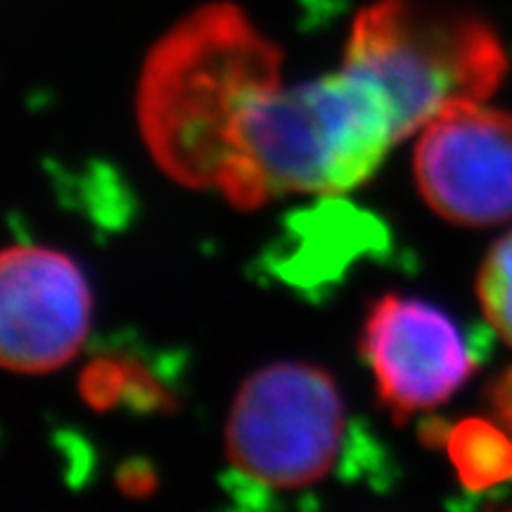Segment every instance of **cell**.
I'll return each mask as SVG.
<instances>
[{"mask_svg":"<svg viewBox=\"0 0 512 512\" xmlns=\"http://www.w3.org/2000/svg\"><path fill=\"white\" fill-rule=\"evenodd\" d=\"M283 53L233 3H207L152 46L136 110L159 169L195 190H219L235 131L256 98L280 86Z\"/></svg>","mask_w":512,"mask_h":512,"instance_id":"1","label":"cell"},{"mask_svg":"<svg viewBox=\"0 0 512 512\" xmlns=\"http://www.w3.org/2000/svg\"><path fill=\"white\" fill-rule=\"evenodd\" d=\"M399 140L387 98L347 69L278 86L242 114L219 192L238 209H259L283 192L339 195L366 183Z\"/></svg>","mask_w":512,"mask_h":512,"instance_id":"2","label":"cell"},{"mask_svg":"<svg viewBox=\"0 0 512 512\" xmlns=\"http://www.w3.org/2000/svg\"><path fill=\"white\" fill-rule=\"evenodd\" d=\"M342 69L387 98L403 140L451 102L489 98L508 74V55L470 12L432 0H377L354 19Z\"/></svg>","mask_w":512,"mask_h":512,"instance_id":"3","label":"cell"},{"mask_svg":"<svg viewBox=\"0 0 512 512\" xmlns=\"http://www.w3.org/2000/svg\"><path fill=\"white\" fill-rule=\"evenodd\" d=\"M347 413L332 377L309 363H273L242 384L226 448L235 475L268 491L323 482L342 456Z\"/></svg>","mask_w":512,"mask_h":512,"instance_id":"4","label":"cell"},{"mask_svg":"<svg viewBox=\"0 0 512 512\" xmlns=\"http://www.w3.org/2000/svg\"><path fill=\"white\" fill-rule=\"evenodd\" d=\"M415 178L441 219L486 228L512 219V114L451 102L422 126Z\"/></svg>","mask_w":512,"mask_h":512,"instance_id":"5","label":"cell"},{"mask_svg":"<svg viewBox=\"0 0 512 512\" xmlns=\"http://www.w3.org/2000/svg\"><path fill=\"white\" fill-rule=\"evenodd\" d=\"M93 297L81 268L48 247L12 245L0 261L3 366L38 375L67 366L88 337Z\"/></svg>","mask_w":512,"mask_h":512,"instance_id":"6","label":"cell"},{"mask_svg":"<svg viewBox=\"0 0 512 512\" xmlns=\"http://www.w3.org/2000/svg\"><path fill=\"white\" fill-rule=\"evenodd\" d=\"M361 354L382 403L401 422L451 399L475 370V356L456 323L432 304L399 294L370 306Z\"/></svg>","mask_w":512,"mask_h":512,"instance_id":"7","label":"cell"},{"mask_svg":"<svg viewBox=\"0 0 512 512\" xmlns=\"http://www.w3.org/2000/svg\"><path fill=\"white\" fill-rule=\"evenodd\" d=\"M444 444L465 489L479 494L512 479V432L503 422L467 418L446 434Z\"/></svg>","mask_w":512,"mask_h":512,"instance_id":"8","label":"cell"},{"mask_svg":"<svg viewBox=\"0 0 512 512\" xmlns=\"http://www.w3.org/2000/svg\"><path fill=\"white\" fill-rule=\"evenodd\" d=\"M477 297L498 337L512 347V233L486 254L477 278Z\"/></svg>","mask_w":512,"mask_h":512,"instance_id":"9","label":"cell"},{"mask_svg":"<svg viewBox=\"0 0 512 512\" xmlns=\"http://www.w3.org/2000/svg\"><path fill=\"white\" fill-rule=\"evenodd\" d=\"M128 375H131V361L98 358L81 373V396L98 411H107L126 401Z\"/></svg>","mask_w":512,"mask_h":512,"instance_id":"10","label":"cell"},{"mask_svg":"<svg viewBox=\"0 0 512 512\" xmlns=\"http://www.w3.org/2000/svg\"><path fill=\"white\" fill-rule=\"evenodd\" d=\"M489 399L498 420L512 432V368L505 370V373L494 382Z\"/></svg>","mask_w":512,"mask_h":512,"instance_id":"11","label":"cell"},{"mask_svg":"<svg viewBox=\"0 0 512 512\" xmlns=\"http://www.w3.org/2000/svg\"><path fill=\"white\" fill-rule=\"evenodd\" d=\"M121 489L131 496H145L152 491V470L145 465L131 463L126 470H121L119 477Z\"/></svg>","mask_w":512,"mask_h":512,"instance_id":"12","label":"cell"},{"mask_svg":"<svg viewBox=\"0 0 512 512\" xmlns=\"http://www.w3.org/2000/svg\"><path fill=\"white\" fill-rule=\"evenodd\" d=\"M503 512H512V510H503Z\"/></svg>","mask_w":512,"mask_h":512,"instance_id":"13","label":"cell"}]
</instances>
